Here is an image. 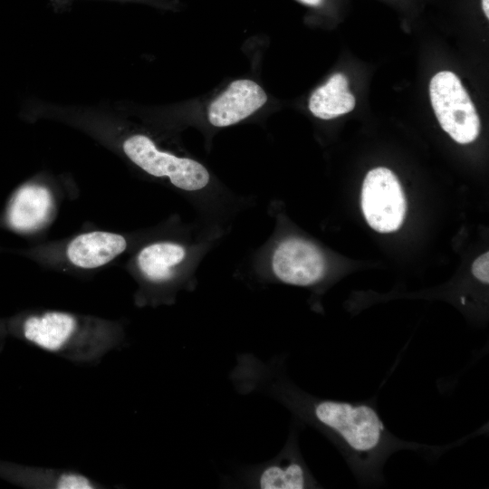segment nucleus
Masks as SVG:
<instances>
[{
    "instance_id": "nucleus-1",
    "label": "nucleus",
    "mask_w": 489,
    "mask_h": 489,
    "mask_svg": "<svg viewBox=\"0 0 489 489\" xmlns=\"http://www.w3.org/2000/svg\"><path fill=\"white\" fill-rule=\"evenodd\" d=\"M230 380L239 393L267 396L285 408L297 423L323 435L361 485L382 484L384 465L396 452L411 450L436 457L464 440L446 446L403 440L386 427L374 400L350 402L314 396L290 379L282 356L263 360L251 353L240 354Z\"/></svg>"
},
{
    "instance_id": "nucleus-2",
    "label": "nucleus",
    "mask_w": 489,
    "mask_h": 489,
    "mask_svg": "<svg viewBox=\"0 0 489 489\" xmlns=\"http://www.w3.org/2000/svg\"><path fill=\"white\" fill-rule=\"evenodd\" d=\"M8 336L73 363H97L121 347L120 320L53 309H27L5 318Z\"/></svg>"
},
{
    "instance_id": "nucleus-3",
    "label": "nucleus",
    "mask_w": 489,
    "mask_h": 489,
    "mask_svg": "<svg viewBox=\"0 0 489 489\" xmlns=\"http://www.w3.org/2000/svg\"><path fill=\"white\" fill-rule=\"evenodd\" d=\"M205 245L192 242L173 221L158 225L124 264L137 284L135 305L143 308L173 304L177 293L192 284Z\"/></svg>"
},
{
    "instance_id": "nucleus-4",
    "label": "nucleus",
    "mask_w": 489,
    "mask_h": 489,
    "mask_svg": "<svg viewBox=\"0 0 489 489\" xmlns=\"http://www.w3.org/2000/svg\"><path fill=\"white\" fill-rule=\"evenodd\" d=\"M156 228L135 232L91 228L61 239L37 242L15 252L46 270L91 277L129 254Z\"/></svg>"
},
{
    "instance_id": "nucleus-5",
    "label": "nucleus",
    "mask_w": 489,
    "mask_h": 489,
    "mask_svg": "<svg viewBox=\"0 0 489 489\" xmlns=\"http://www.w3.org/2000/svg\"><path fill=\"white\" fill-rule=\"evenodd\" d=\"M79 196L74 184L47 176L16 187L0 210V229L34 243L44 240L62 206Z\"/></svg>"
},
{
    "instance_id": "nucleus-6",
    "label": "nucleus",
    "mask_w": 489,
    "mask_h": 489,
    "mask_svg": "<svg viewBox=\"0 0 489 489\" xmlns=\"http://www.w3.org/2000/svg\"><path fill=\"white\" fill-rule=\"evenodd\" d=\"M119 149L145 174L166 183L187 198L201 200L215 195L210 192L211 174L202 163L161 149L144 133L127 135L119 140Z\"/></svg>"
},
{
    "instance_id": "nucleus-7",
    "label": "nucleus",
    "mask_w": 489,
    "mask_h": 489,
    "mask_svg": "<svg viewBox=\"0 0 489 489\" xmlns=\"http://www.w3.org/2000/svg\"><path fill=\"white\" fill-rule=\"evenodd\" d=\"M260 273L268 281L312 287L321 283L327 272L326 258L313 243L289 236L275 241L264 252Z\"/></svg>"
},
{
    "instance_id": "nucleus-8",
    "label": "nucleus",
    "mask_w": 489,
    "mask_h": 489,
    "mask_svg": "<svg viewBox=\"0 0 489 489\" xmlns=\"http://www.w3.org/2000/svg\"><path fill=\"white\" fill-rule=\"evenodd\" d=\"M431 105L441 128L457 143L473 142L480 132V119L461 81L442 71L429 83Z\"/></svg>"
},
{
    "instance_id": "nucleus-9",
    "label": "nucleus",
    "mask_w": 489,
    "mask_h": 489,
    "mask_svg": "<svg viewBox=\"0 0 489 489\" xmlns=\"http://www.w3.org/2000/svg\"><path fill=\"white\" fill-rule=\"evenodd\" d=\"M238 482L249 488L305 489L321 487L301 453L298 432L292 428L282 450L270 460L239 472Z\"/></svg>"
},
{
    "instance_id": "nucleus-10",
    "label": "nucleus",
    "mask_w": 489,
    "mask_h": 489,
    "mask_svg": "<svg viewBox=\"0 0 489 489\" xmlns=\"http://www.w3.org/2000/svg\"><path fill=\"white\" fill-rule=\"evenodd\" d=\"M361 208L367 223L377 232L391 233L401 226L407 203L391 170L380 167L368 172L361 189Z\"/></svg>"
},
{
    "instance_id": "nucleus-11",
    "label": "nucleus",
    "mask_w": 489,
    "mask_h": 489,
    "mask_svg": "<svg viewBox=\"0 0 489 489\" xmlns=\"http://www.w3.org/2000/svg\"><path fill=\"white\" fill-rule=\"evenodd\" d=\"M0 478L31 489L107 488L93 478L72 469L25 465L0 460Z\"/></svg>"
},
{
    "instance_id": "nucleus-12",
    "label": "nucleus",
    "mask_w": 489,
    "mask_h": 489,
    "mask_svg": "<svg viewBox=\"0 0 489 489\" xmlns=\"http://www.w3.org/2000/svg\"><path fill=\"white\" fill-rule=\"evenodd\" d=\"M266 101L267 94L258 83L247 79L236 80L210 102L207 120L214 127L232 126L254 114Z\"/></svg>"
},
{
    "instance_id": "nucleus-13",
    "label": "nucleus",
    "mask_w": 489,
    "mask_h": 489,
    "mask_svg": "<svg viewBox=\"0 0 489 489\" xmlns=\"http://www.w3.org/2000/svg\"><path fill=\"white\" fill-rule=\"evenodd\" d=\"M355 104L356 100L349 91L347 77L338 72L312 92L308 106L315 117L331 120L351 111Z\"/></svg>"
},
{
    "instance_id": "nucleus-14",
    "label": "nucleus",
    "mask_w": 489,
    "mask_h": 489,
    "mask_svg": "<svg viewBox=\"0 0 489 489\" xmlns=\"http://www.w3.org/2000/svg\"><path fill=\"white\" fill-rule=\"evenodd\" d=\"M489 253L486 252L479 256L472 265V273L476 279L483 283H489Z\"/></svg>"
},
{
    "instance_id": "nucleus-15",
    "label": "nucleus",
    "mask_w": 489,
    "mask_h": 489,
    "mask_svg": "<svg viewBox=\"0 0 489 489\" xmlns=\"http://www.w3.org/2000/svg\"><path fill=\"white\" fill-rule=\"evenodd\" d=\"M4 250L5 249L0 246V253ZM7 337L8 333L6 330L5 318L0 317V352L4 350Z\"/></svg>"
},
{
    "instance_id": "nucleus-16",
    "label": "nucleus",
    "mask_w": 489,
    "mask_h": 489,
    "mask_svg": "<svg viewBox=\"0 0 489 489\" xmlns=\"http://www.w3.org/2000/svg\"><path fill=\"white\" fill-rule=\"evenodd\" d=\"M482 8L486 18H489V1L482 0Z\"/></svg>"
},
{
    "instance_id": "nucleus-17",
    "label": "nucleus",
    "mask_w": 489,
    "mask_h": 489,
    "mask_svg": "<svg viewBox=\"0 0 489 489\" xmlns=\"http://www.w3.org/2000/svg\"><path fill=\"white\" fill-rule=\"evenodd\" d=\"M298 1L311 6H316L321 3V0H298Z\"/></svg>"
}]
</instances>
